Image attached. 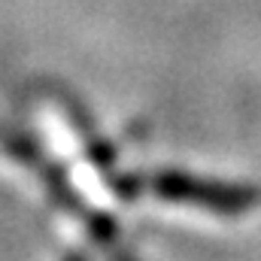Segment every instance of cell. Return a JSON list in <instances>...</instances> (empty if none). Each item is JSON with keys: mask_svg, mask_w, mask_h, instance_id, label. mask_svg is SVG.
I'll list each match as a JSON object with an SVG mask.
<instances>
[{"mask_svg": "<svg viewBox=\"0 0 261 261\" xmlns=\"http://www.w3.org/2000/svg\"><path fill=\"white\" fill-rule=\"evenodd\" d=\"M152 192L173 203H192L203 206L222 216H240L261 203V192L255 186H231V182H216V179H200L189 173H155L152 176Z\"/></svg>", "mask_w": 261, "mask_h": 261, "instance_id": "obj_1", "label": "cell"}, {"mask_svg": "<svg viewBox=\"0 0 261 261\" xmlns=\"http://www.w3.org/2000/svg\"><path fill=\"white\" fill-rule=\"evenodd\" d=\"M70 261H79V258H70Z\"/></svg>", "mask_w": 261, "mask_h": 261, "instance_id": "obj_2", "label": "cell"}]
</instances>
